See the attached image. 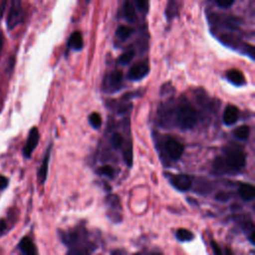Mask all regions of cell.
I'll use <instances>...</instances> for the list:
<instances>
[{
  "instance_id": "cell-1",
  "label": "cell",
  "mask_w": 255,
  "mask_h": 255,
  "mask_svg": "<svg viewBox=\"0 0 255 255\" xmlns=\"http://www.w3.org/2000/svg\"><path fill=\"white\" fill-rule=\"evenodd\" d=\"M175 119L177 126L184 130L192 128L197 122V113L185 98L180 99L176 109Z\"/></svg>"
},
{
  "instance_id": "cell-2",
  "label": "cell",
  "mask_w": 255,
  "mask_h": 255,
  "mask_svg": "<svg viewBox=\"0 0 255 255\" xmlns=\"http://www.w3.org/2000/svg\"><path fill=\"white\" fill-rule=\"evenodd\" d=\"M225 156L222 157L224 163L230 169H241L246 164V155L238 147H226L224 148Z\"/></svg>"
},
{
  "instance_id": "cell-3",
  "label": "cell",
  "mask_w": 255,
  "mask_h": 255,
  "mask_svg": "<svg viewBox=\"0 0 255 255\" xmlns=\"http://www.w3.org/2000/svg\"><path fill=\"white\" fill-rule=\"evenodd\" d=\"M163 148H164L165 153L172 160L179 159L182 156L183 151H184V147H183L182 143H180V141H178L176 138L171 137V136H167L164 139Z\"/></svg>"
},
{
  "instance_id": "cell-4",
  "label": "cell",
  "mask_w": 255,
  "mask_h": 255,
  "mask_svg": "<svg viewBox=\"0 0 255 255\" xmlns=\"http://www.w3.org/2000/svg\"><path fill=\"white\" fill-rule=\"evenodd\" d=\"M22 20H23V8H22L21 0H12L8 17H7L8 28L10 30L14 29L17 25H19L22 22Z\"/></svg>"
},
{
  "instance_id": "cell-5",
  "label": "cell",
  "mask_w": 255,
  "mask_h": 255,
  "mask_svg": "<svg viewBox=\"0 0 255 255\" xmlns=\"http://www.w3.org/2000/svg\"><path fill=\"white\" fill-rule=\"evenodd\" d=\"M124 75L122 71H114L111 74H109L105 79V90L109 93L117 92L119 89H121V86L123 84Z\"/></svg>"
},
{
  "instance_id": "cell-6",
  "label": "cell",
  "mask_w": 255,
  "mask_h": 255,
  "mask_svg": "<svg viewBox=\"0 0 255 255\" xmlns=\"http://www.w3.org/2000/svg\"><path fill=\"white\" fill-rule=\"evenodd\" d=\"M40 138V134H39V130L37 128H32L29 131L26 143L23 147V154L26 158H30L34 149L36 148L38 141Z\"/></svg>"
},
{
  "instance_id": "cell-7",
  "label": "cell",
  "mask_w": 255,
  "mask_h": 255,
  "mask_svg": "<svg viewBox=\"0 0 255 255\" xmlns=\"http://www.w3.org/2000/svg\"><path fill=\"white\" fill-rule=\"evenodd\" d=\"M169 181L176 189L187 191L192 187V180L187 174H173L169 177Z\"/></svg>"
},
{
  "instance_id": "cell-8",
  "label": "cell",
  "mask_w": 255,
  "mask_h": 255,
  "mask_svg": "<svg viewBox=\"0 0 255 255\" xmlns=\"http://www.w3.org/2000/svg\"><path fill=\"white\" fill-rule=\"evenodd\" d=\"M149 72V67L144 62H139L134 64L128 73V78L130 81H139L144 78Z\"/></svg>"
},
{
  "instance_id": "cell-9",
  "label": "cell",
  "mask_w": 255,
  "mask_h": 255,
  "mask_svg": "<svg viewBox=\"0 0 255 255\" xmlns=\"http://www.w3.org/2000/svg\"><path fill=\"white\" fill-rule=\"evenodd\" d=\"M239 110L233 105H228L223 112V123L226 126H232L238 121Z\"/></svg>"
},
{
  "instance_id": "cell-10",
  "label": "cell",
  "mask_w": 255,
  "mask_h": 255,
  "mask_svg": "<svg viewBox=\"0 0 255 255\" xmlns=\"http://www.w3.org/2000/svg\"><path fill=\"white\" fill-rule=\"evenodd\" d=\"M226 77L229 80V82H231L235 86H243L246 84L245 77L240 70H237V69L228 70L226 73Z\"/></svg>"
},
{
  "instance_id": "cell-11",
  "label": "cell",
  "mask_w": 255,
  "mask_h": 255,
  "mask_svg": "<svg viewBox=\"0 0 255 255\" xmlns=\"http://www.w3.org/2000/svg\"><path fill=\"white\" fill-rule=\"evenodd\" d=\"M51 146H49V148L47 149V152L45 154V157L42 161V164L39 168V171H38V179H39V182L41 184H43L47 178V173H48V165H49V159H50V152H51Z\"/></svg>"
},
{
  "instance_id": "cell-12",
  "label": "cell",
  "mask_w": 255,
  "mask_h": 255,
  "mask_svg": "<svg viewBox=\"0 0 255 255\" xmlns=\"http://www.w3.org/2000/svg\"><path fill=\"white\" fill-rule=\"evenodd\" d=\"M68 46L75 50V51H80L83 49L84 46V40H83V36L82 33L80 31H75L69 38L68 41Z\"/></svg>"
},
{
  "instance_id": "cell-13",
  "label": "cell",
  "mask_w": 255,
  "mask_h": 255,
  "mask_svg": "<svg viewBox=\"0 0 255 255\" xmlns=\"http://www.w3.org/2000/svg\"><path fill=\"white\" fill-rule=\"evenodd\" d=\"M240 197L245 201H250L255 197V187L249 183H242L238 189Z\"/></svg>"
},
{
  "instance_id": "cell-14",
  "label": "cell",
  "mask_w": 255,
  "mask_h": 255,
  "mask_svg": "<svg viewBox=\"0 0 255 255\" xmlns=\"http://www.w3.org/2000/svg\"><path fill=\"white\" fill-rule=\"evenodd\" d=\"M19 249L26 255H34L37 252L33 241L29 237H24L21 239L19 243Z\"/></svg>"
},
{
  "instance_id": "cell-15",
  "label": "cell",
  "mask_w": 255,
  "mask_h": 255,
  "mask_svg": "<svg viewBox=\"0 0 255 255\" xmlns=\"http://www.w3.org/2000/svg\"><path fill=\"white\" fill-rule=\"evenodd\" d=\"M132 33H133L132 28L126 25H121L116 30V37L121 41H126L128 38L131 36Z\"/></svg>"
},
{
  "instance_id": "cell-16",
  "label": "cell",
  "mask_w": 255,
  "mask_h": 255,
  "mask_svg": "<svg viewBox=\"0 0 255 255\" xmlns=\"http://www.w3.org/2000/svg\"><path fill=\"white\" fill-rule=\"evenodd\" d=\"M123 12H124V16L125 18L129 21V22H134L135 20V10H134V7L133 5L128 1L127 0L124 4V7H123Z\"/></svg>"
},
{
  "instance_id": "cell-17",
  "label": "cell",
  "mask_w": 255,
  "mask_h": 255,
  "mask_svg": "<svg viewBox=\"0 0 255 255\" xmlns=\"http://www.w3.org/2000/svg\"><path fill=\"white\" fill-rule=\"evenodd\" d=\"M233 134L239 140H247L250 134V128L246 125L240 126L233 130Z\"/></svg>"
},
{
  "instance_id": "cell-18",
  "label": "cell",
  "mask_w": 255,
  "mask_h": 255,
  "mask_svg": "<svg viewBox=\"0 0 255 255\" xmlns=\"http://www.w3.org/2000/svg\"><path fill=\"white\" fill-rule=\"evenodd\" d=\"M176 238L179 240V241H183V242H186V241H190L192 240L193 238V234L187 230V229H183V228H180L176 231Z\"/></svg>"
},
{
  "instance_id": "cell-19",
  "label": "cell",
  "mask_w": 255,
  "mask_h": 255,
  "mask_svg": "<svg viewBox=\"0 0 255 255\" xmlns=\"http://www.w3.org/2000/svg\"><path fill=\"white\" fill-rule=\"evenodd\" d=\"M133 57H134V50H128L119 57L118 61L121 65H127L133 59Z\"/></svg>"
},
{
  "instance_id": "cell-20",
  "label": "cell",
  "mask_w": 255,
  "mask_h": 255,
  "mask_svg": "<svg viewBox=\"0 0 255 255\" xmlns=\"http://www.w3.org/2000/svg\"><path fill=\"white\" fill-rule=\"evenodd\" d=\"M124 137L121 133L119 132H114L113 135L111 136V144L114 148H120L122 147L123 143H124Z\"/></svg>"
},
{
  "instance_id": "cell-21",
  "label": "cell",
  "mask_w": 255,
  "mask_h": 255,
  "mask_svg": "<svg viewBox=\"0 0 255 255\" xmlns=\"http://www.w3.org/2000/svg\"><path fill=\"white\" fill-rule=\"evenodd\" d=\"M89 122L91 126L95 128H99L102 126V118L98 113H92L89 116Z\"/></svg>"
},
{
  "instance_id": "cell-22",
  "label": "cell",
  "mask_w": 255,
  "mask_h": 255,
  "mask_svg": "<svg viewBox=\"0 0 255 255\" xmlns=\"http://www.w3.org/2000/svg\"><path fill=\"white\" fill-rule=\"evenodd\" d=\"M132 157H133V155H132V146L129 143L128 147H126V149L124 150V159H125L128 166L132 165Z\"/></svg>"
},
{
  "instance_id": "cell-23",
  "label": "cell",
  "mask_w": 255,
  "mask_h": 255,
  "mask_svg": "<svg viewBox=\"0 0 255 255\" xmlns=\"http://www.w3.org/2000/svg\"><path fill=\"white\" fill-rule=\"evenodd\" d=\"M98 172L102 175H106L110 178H113L115 175V170L111 165H104L98 169Z\"/></svg>"
},
{
  "instance_id": "cell-24",
  "label": "cell",
  "mask_w": 255,
  "mask_h": 255,
  "mask_svg": "<svg viewBox=\"0 0 255 255\" xmlns=\"http://www.w3.org/2000/svg\"><path fill=\"white\" fill-rule=\"evenodd\" d=\"M135 6L136 8L142 12V13H146L148 11V7H149V0H134Z\"/></svg>"
},
{
  "instance_id": "cell-25",
  "label": "cell",
  "mask_w": 255,
  "mask_h": 255,
  "mask_svg": "<svg viewBox=\"0 0 255 255\" xmlns=\"http://www.w3.org/2000/svg\"><path fill=\"white\" fill-rule=\"evenodd\" d=\"M242 52L248 56L251 60H254V55H255V49L252 45L249 44H244L242 47Z\"/></svg>"
},
{
  "instance_id": "cell-26",
  "label": "cell",
  "mask_w": 255,
  "mask_h": 255,
  "mask_svg": "<svg viewBox=\"0 0 255 255\" xmlns=\"http://www.w3.org/2000/svg\"><path fill=\"white\" fill-rule=\"evenodd\" d=\"M235 0H215V3L217 4L218 7L223 8V9H227L229 7H231L233 5Z\"/></svg>"
},
{
  "instance_id": "cell-27",
  "label": "cell",
  "mask_w": 255,
  "mask_h": 255,
  "mask_svg": "<svg viewBox=\"0 0 255 255\" xmlns=\"http://www.w3.org/2000/svg\"><path fill=\"white\" fill-rule=\"evenodd\" d=\"M215 199L220 202H226L229 199V194L224 191H220L215 194Z\"/></svg>"
},
{
  "instance_id": "cell-28",
  "label": "cell",
  "mask_w": 255,
  "mask_h": 255,
  "mask_svg": "<svg viewBox=\"0 0 255 255\" xmlns=\"http://www.w3.org/2000/svg\"><path fill=\"white\" fill-rule=\"evenodd\" d=\"M8 185V178L4 175L0 174V190H3Z\"/></svg>"
},
{
  "instance_id": "cell-29",
  "label": "cell",
  "mask_w": 255,
  "mask_h": 255,
  "mask_svg": "<svg viewBox=\"0 0 255 255\" xmlns=\"http://www.w3.org/2000/svg\"><path fill=\"white\" fill-rule=\"evenodd\" d=\"M211 247H212V249H213V252L215 253V254H221L222 253V251H221V249H220V247L218 246V244L215 242V241H213V240H211Z\"/></svg>"
},
{
  "instance_id": "cell-30",
  "label": "cell",
  "mask_w": 255,
  "mask_h": 255,
  "mask_svg": "<svg viewBox=\"0 0 255 255\" xmlns=\"http://www.w3.org/2000/svg\"><path fill=\"white\" fill-rule=\"evenodd\" d=\"M2 48H3V36H2V34L0 32V54H1Z\"/></svg>"
},
{
  "instance_id": "cell-31",
  "label": "cell",
  "mask_w": 255,
  "mask_h": 255,
  "mask_svg": "<svg viewBox=\"0 0 255 255\" xmlns=\"http://www.w3.org/2000/svg\"><path fill=\"white\" fill-rule=\"evenodd\" d=\"M4 227H5V223L3 221H0V232L4 231Z\"/></svg>"
}]
</instances>
